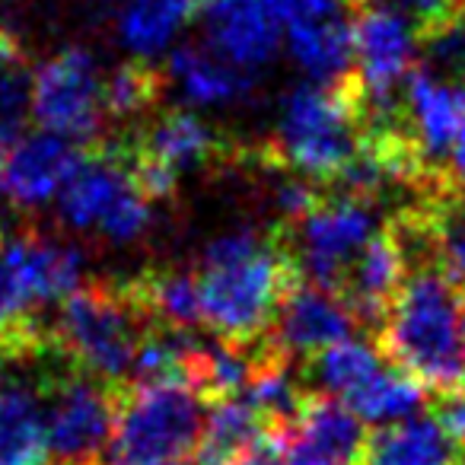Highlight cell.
<instances>
[{
  "instance_id": "4fadbf2b",
  "label": "cell",
  "mask_w": 465,
  "mask_h": 465,
  "mask_svg": "<svg viewBox=\"0 0 465 465\" xmlns=\"http://www.w3.org/2000/svg\"><path fill=\"white\" fill-rule=\"evenodd\" d=\"M465 115V99L452 84L427 67H414L401 84L399 122L433 173L446 175L452 137ZM450 179V175H446ZM452 182V179H450Z\"/></svg>"
},
{
  "instance_id": "836d02e7",
  "label": "cell",
  "mask_w": 465,
  "mask_h": 465,
  "mask_svg": "<svg viewBox=\"0 0 465 465\" xmlns=\"http://www.w3.org/2000/svg\"><path fill=\"white\" fill-rule=\"evenodd\" d=\"M459 84H462V90L459 93H462V99H465V71H462V77H459Z\"/></svg>"
},
{
  "instance_id": "ac0fdd59",
  "label": "cell",
  "mask_w": 465,
  "mask_h": 465,
  "mask_svg": "<svg viewBox=\"0 0 465 465\" xmlns=\"http://www.w3.org/2000/svg\"><path fill=\"white\" fill-rule=\"evenodd\" d=\"M204 0H122L115 14L118 42L134 58L153 61L194 20Z\"/></svg>"
},
{
  "instance_id": "e575fe53",
  "label": "cell",
  "mask_w": 465,
  "mask_h": 465,
  "mask_svg": "<svg viewBox=\"0 0 465 465\" xmlns=\"http://www.w3.org/2000/svg\"><path fill=\"white\" fill-rule=\"evenodd\" d=\"M462 341H465V312H462Z\"/></svg>"
},
{
  "instance_id": "ffe728a7",
  "label": "cell",
  "mask_w": 465,
  "mask_h": 465,
  "mask_svg": "<svg viewBox=\"0 0 465 465\" xmlns=\"http://www.w3.org/2000/svg\"><path fill=\"white\" fill-rule=\"evenodd\" d=\"M137 306L147 312L153 325L192 331L201 325V297H198V274L194 268L179 265H153L141 274L128 278Z\"/></svg>"
},
{
  "instance_id": "d4e9b609",
  "label": "cell",
  "mask_w": 465,
  "mask_h": 465,
  "mask_svg": "<svg viewBox=\"0 0 465 465\" xmlns=\"http://www.w3.org/2000/svg\"><path fill=\"white\" fill-rule=\"evenodd\" d=\"M166 71L153 64V61L131 58L112 74H105L103 84V105H105V122L112 124H141L147 115L160 109L163 90H166Z\"/></svg>"
},
{
  "instance_id": "d6986e66",
  "label": "cell",
  "mask_w": 465,
  "mask_h": 465,
  "mask_svg": "<svg viewBox=\"0 0 465 465\" xmlns=\"http://www.w3.org/2000/svg\"><path fill=\"white\" fill-rule=\"evenodd\" d=\"M166 80L179 86L182 96L194 105H226L252 90V74L198 45L175 48Z\"/></svg>"
},
{
  "instance_id": "484cf974",
  "label": "cell",
  "mask_w": 465,
  "mask_h": 465,
  "mask_svg": "<svg viewBox=\"0 0 465 465\" xmlns=\"http://www.w3.org/2000/svg\"><path fill=\"white\" fill-rule=\"evenodd\" d=\"M424 399H427V389L386 361L341 405H348L363 424H395V420L411 418L424 405Z\"/></svg>"
},
{
  "instance_id": "83f0119b",
  "label": "cell",
  "mask_w": 465,
  "mask_h": 465,
  "mask_svg": "<svg viewBox=\"0 0 465 465\" xmlns=\"http://www.w3.org/2000/svg\"><path fill=\"white\" fill-rule=\"evenodd\" d=\"M405 204H411L430 230L440 265L450 268L465 284V192L446 194V198L405 201Z\"/></svg>"
},
{
  "instance_id": "603a6c76",
  "label": "cell",
  "mask_w": 465,
  "mask_h": 465,
  "mask_svg": "<svg viewBox=\"0 0 465 465\" xmlns=\"http://www.w3.org/2000/svg\"><path fill=\"white\" fill-rule=\"evenodd\" d=\"M265 433L274 430L246 399L211 401L194 465H236Z\"/></svg>"
},
{
  "instance_id": "9a60e30c",
  "label": "cell",
  "mask_w": 465,
  "mask_h": 465,
  "mask_svg": "<svg viewBox=\"0 0 465 465\" xmlns=\"http://www.w3.org/2000/svg\"><path fill=\"white\" fill-rule=\"evenodd\" d=\"M84 147L52 131H39L16 143L0 166V198L16 211H39L58 198Z\"/></svg>"
},
{
  "instance_id": "2e32d148",
  "label": "cell",
  "mask_w": 465,
  "mask_h": 465,
  "mask_svg": "<svg viewBox=\"0 0 465 465\" xmlns=\"http://www.w3.org/2000/svg\"><path fill=\"white\" fill-rule=\"evenodd\" d=\"M207 48L242 71H259L284 42L268 0H204L201 7Z\"/></svg>"
},
{
  "instance_id": "7c38bea8",
  "label": "cell",
  "mask_w": 465,
  "mask_h": 465,
  "mask_svg": "<svg viewBox=\"0 0 465 465\" xmlns=\"http://www.w3.org/2000/svg\"><path fill=\"white\" fill-rule=\"evenodd\" d=\"M357 329H361V322H357L351 306L338 293L325 291V287L303 278L287 293L268 338L291 361L306 363L316 354H322L325 348L351 338Z\"/></svg>"
},
{
  "instance_id": "e0dca14e",
  "label": "cell",
  "mask_w": 465,
  "mask_h": 465,
  "mask_svg": "<svg viewBox=\"0 0 465 465\" xmlns=\"http://www.w3.org/2000/svg\"><path fill=\"white\" fill-rule=\"evenodd\" d=\"M408 272H411L408 249H405V242H401L399 230L392 226V220L386 217L380 232L363 246V252L357 255L354 265L348 268L338 297L351 306L357 322L380 329V322L386 319L389 303H392V297L399 293Z\"/></svg>"
},
{
  "instance_id": "5b68a950",
  "label": "cell",
  "mask_w": 465,
  "mask_h": 465,
  "mask_svg": "<svg viewBox=\"0 0 465 465\" xmlns=\"http://www.w3.org/2000/svg\"><path fill=\"white\" fill-rule=\"evenodd\" d=\"M150 325L128 281L103 278L80 284L61 300L54 319H48V341L77 370L124 386Z\"/></svg>"
},
{
  "instance_id": "4dcf8cb0",
  "label": "cell",
  "mask_w": 465,
  "mask_h": 465,
  "mask_svg": "<svg viewBox=\"0 0 465 465\" xmlns=\"http://www.w3.org/2000/svg\"><path fill=\"white\" fill-rule=\"evenodd\" d=\"M446 175H450L459 188H465V115H462V122H459L456 137H452L450 156H446Z\"/></svg>"
},
{
  "instance_id": "d590c367",
  "label": "cell",
  "mask_w": 465,
  "mask_h": 465,
  "mask_svg": "<svg viewBox=\"0 0 465 465\" xmlns=\"http://www.w3.org/2000/svg\"><path fill=\"white\" fill-rule=\"evenodd\" d=\"M462 20H465V4H462Z\"/></svg>"
},
{
  "instance_id": "4316f807",
  "label": "cell",
  "mask_w": 465,
  "mask_h": 465,
  "mask_svg": "<svg viewBox=\"0 0 465 465\" xmlns=\"http://www.w3.org/2000/svg\"><path fill=\"white\" fill-rule=\"evenodd\" d=\"M386 363V357L376 351V344L367 341H344L325 348L312 361H306V376H312L319 392L331 395V399L344 401Z\"/></svg>"
},
{
  "instance_id": "44dd1931",
  "label": "cell",
  "mask_w": 465,
  "mask_h": 465,
  "mask_svg": "<svg viewBox=\"0 0 465 465\" xmlns=\"http://www.w3.org/2000/svg\"><path fill=\"white\" fill-rule=\"evenodd\" d=\"M459 452L433 418H405L370 433L361 465H450Z\"/></svg>"
},
{
  "instance_id": "8992f818",
  "label": "cell",
  "mask_w": 465,
  "mask_h": 465,
  "mask_svg": "<svg viewBox=\"0 0 465 465\" xmlns=\"http://www.w3.org/2000/svg\"><path fill=\"white\" fill-rule=\"evenodd\" d=\"M39 395L45 408V446L52 465H103L115 433L122 386L90 376L58 351L35 357Z\"/></svg>"
},
{
  "instance_id": "cb8c5ba5",
  "label": "cell",
  "mask_w": 465,
  "mask_h": 465,
  "mask_svg": "<svg viewBox=\"0 0 465 465\" xmlns=\"http://www.w3.org/2000/svg\"><path fill=\"white\" fill-rule=\"evenodd\" d=\"M33 64L20 39L0 29V166L7 153L26 137L33 118Z\"/></svg>"
},
{
  "instance_id": "1f68e13d",
  "label": "cell",
  "mask_w": 465,
  "mask_h": 465,
  "mask_svg": "<svg viewBox=\"0 0 465 465\" xmlns=\"http://www.w3.org/2000/svg\"><path fill=\"white\" fill-rule=\"evenodd\" d=\"M14 363H20V357H16V351L0 338V386H4V373H7V367H14Z\"/></svg>"
},
{
  "instance_id": "52a82bcc",
  "label": "cell",
  "mask_w": 465,
  "mask_h": 465,
  "mask_svg": "<svg viewBox=\"0 0 465 465\" xmlns=\"http://www.w3.org/2000/svg\"><path fill=\"white\" fill-rule=\"evenodd\" d=\"M204 420L207 399L192 386H122L112 459L115 465H188Z\"/></svg>"
},
{
  "instance_id": "5bb4252c",
  "label": "cell",
  "mask_w": 465,
  "mask_h": 465,
  "mask_svg": "<svg viewBox=\"0 0 465 465\" xmlns=\"http://www.w3.org/2000/svg\"><path fill=\"white\" fill-rule=\"evenodd\" d=\"M367 437L348 405L312 389L297 424L284 433V465H361Z\"/></svg>"
},
{
  "instance_id": "f546056e",
  "label": "cell",
  "mask_w": 465,
  "mask_h": 465,
  "mask_svg": "<svg viewBox=\"0 0 465 465\" xmlns=\"http://www.w3.org/2000/svg\"><path fill=\"white\" fill-rule=\"evenodd\" d=\"M430 418L437 420V427L459 446V450H465V386L433 395Z\"/></svg>"
},
{
  "instance_id": "3957f363",
  "label": "cell",
  "mask_w": 465,
  "mask_h": 465,
  "mask_svg": "<svg viewBox=\"0 0 465 465\" xmlns=\"http://www.w3.org/2000/svg\"><path fill=\"white\" fill-rule=\"evenodd\" d=\"M367 131V96L354 71L331 84H306L287 93L278 124L252 156L259 166L287 169L319 188H331Z\"/></svg>"
},
{
  "instance_id": "277c9868",
  "label": "cell",
  "mask_w": 465,
  "mask_h": 465,
  "mask_svg": "<svg viewBox=\"0 0 465 465\" xmlns=\"http://www.w3.org/2000/svg\"><path fill=\"white\" fill-rule=\"evenodd\" d=\"M80 284L84 255L74 246L35 230L10 240L0 236V338L16 351L20 363H33L52 348L42 312Z\"/></svg>"
},
{
  "instance_id": "f1b7e54d",
  "label": "cell",
  "mask_w": 465,
  "mask_h": 465,
  "mask_svg": "<svg viewBox=\"0 0 465 465\" xmlns=\"http://www.w3.org/2000/svg\"><path fill=\"white\" fill-rule=\"evenodd\" d=\"M278 16L281 29H303L319 23L348 20V10L354 0H268Z\"/></svg>"
},
{
  "instance_id": "d6a6232c",
  "label": "cell",
  "mask_w": 465,
  "mask_h": 465,
  "mask_svg": "<svg viewBox=\"0 0 465 465\" xmlns=\"http://www.w3.org/2000/svg\"><path fill=\"white\" fill-rule=\"evenodd\" d=\"M450 465H465V452H459V456L456 459H452V462Z\"/></svg>"
},
{
  "instance_id": "7a4b0ae2",
  "label": "cell",
  "mask_w": 465,
  "mask_h": 465,
  "mask_svg": "<svg viewBox=\"0 0 465 465\" xmlns=\"http://www.w3.org/2000/svg\"><path fill=\"white\" fill-rule=\"evenodd\" d=\"M465 284L440 262L408 272L376 329V351L427 392L465 386Z\"/></svg>"
},
{
  "instance_id": "7402d4cb",
  "label": "cell",
  "mask_w": 465,
  "mask_h": 465,
  "mask_svg": "<svg viewBox=\"0 0 465 465\" xmlns=\"http://www.w3.org/2000/svg\"><path fill=\"white\" fill-rule=\"evenodd\" d=\"M45 408L35 386H0V465H45Z\"/></svg>"
},
{
  "instance_id": "6da1fadb",
  "label": "cell",
  "mask_w": 465,
  "mask_h": 465,
  "mask_svg": "<svg viewBox=\"0 0 465 465\" xmlns=\"http://www.w3.org/2000/svg\"><path fill=\"white\" fill-rule=\"evenodd\" d=\"M194 274L201 325H207L217 341L236 348L265 341L287 293L303 281L278 226L272 232L236 230L217 236Z\"/></svg>"
},
{
  "instance_id": "8fae6325",
  "label": "cell",
  "mask_w": 465,
  "mask_h": 465,
  "mask_svg": "<svg viewBox=\"0 0 465 465\" xmlns=\"http://www.w3.org/2000/svg\"><path fill=\"white\" fill-rule=\"evenodd\" d=\"M420 33L401 10L367 4L354 20V77L367 96V122L399 112L401 84L414 71Z\"/></svg>"
},
{
  "instance_id": "9c48e42d",
  "label": "cell",
  "mask_w": 465,
  "mask_h": 465,
  "mask_svg": "<svg viewBox=\"0 0 465 465\" xmlns=\"http://www.w3.org/2000/svg\"><path fill=\"white\" fill-rule=\"evenodd\" d=\"M380 226L382 217L376 201L325 188L322 198L303 220H297L293 226L278 223V230L297 259L300 274L312 284L338 293L348 268L380 232Z\"/></svg>"
},
{
  "instance_id": "30bf717a",
  "label": "cell",
  "mask_w": 465,
  "mask_h": 465,
  "mask_svg": "<svg viewBox=\"0 0 465 465\" xmlns=\"http://www.w3.org/2000/svg\"><path fill=\"white\" fill-rule=\"evenodd\" d=\"M105 74L96 54L80 45L61 48L35 67L33 77V118L42 131H52L80 147H93L109 137L103 105Z\"/></svg>"
},
{
  "instance_id": "ba28073f",
  "label": "cell",
  "mask_w": 465,
  "mask_h": 465,
  "mask_svg": "<svg viewBox=\"0 0 465 465\" xmlns=\"http://www.w3.org/2000/svg\"><path fill=\"white\" fill-rule=\"evenodd\" d=\"M58 211L74 230L99 232L115 246H128L150 230L153 201L134 185L112 137H103L84 147V156L58 192Z\"/></svg>"
}]
</instances>
